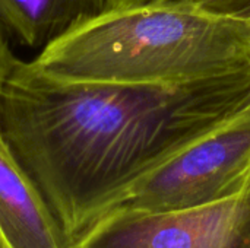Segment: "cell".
<instances>
[{"label":"cell","instance_id":"cell-1","mask_svg":"<svg viewBox=\"0 0 250 248\" xmlns=\"http://www.w3.org/2000/svg\"><path fill=\"white\" fill-rule=\"evenodd\" d=\"M250 69L171 85L51 76L15 56L0 94V134L45 187L105 210L139 177L240 111Z\"/></svg>","mask_w":250,"mask_h":248},{"label":"cell","instance_id":"cell-2","mask_svg":"<svg viewBox=\"0 0 250 248\" xmlns=\"http://www.w3.org/2000/svg\"><path fill=\"white\" fill-rule=\"evenodd\" d=\"M31 63L70 80L193 82L250 69V20L192 0L108 9L56 38Z\"/></svg>","mask_w":250,"mask_h":248},{"label":"cell","instance_id":"cell-3","mask_svg":"<svg viewBox=\"0 0 250 248\" xmlns=\"http://www.w3.org/2000/svg\"><path fill=\"white\" fill-rule=\"evenodd\" d=\"M250 181V105L139 177L105 210L158 213L209 205Z\"/></svg>","mask_w":250,"mask_h":248},{"label":"cell","instance_id":"cell-4","mask_svg":"<svg viewBox=\"0 0 250 248\" xmlns=\"http://www.w3.org/2000/svg\"><path fill=\"white\" fill-rule=\"evenodd\" d=\"M105 216L97 248H250V181L237 194L198 208Z\"/></svg>","mask_w":250,"mask_h":248},{"label":"cell","instance_id":"cell-5","mask_svg":"<svg viewBox=\"0 0 250 248\" xmlns=\"http://www.w3.org/2000/svg\"><path fill=\"white\" fill-rule=\"evenodd\" d=\"M108 6L110 0H0V25L21 45L42 50Z\"/></svg>","mask_w":250,"mask_h":248},{"label":"cell","instance_id":"cell-6","mask_svg":"<svg viewBox=\"0 0 250 248\" xmlns=\"http://www.w3.org/2000/svg\"><path fill=\"white\" fill-rule=\"evenodd\" d=\"M192 1L209 10L224 12V13H237L250 4V0H192Z\"/></svg>","mask_w":250,"mask_h":248},{"label":"cell","instance_id":"cell-7","mask_svg":"<svg viewBox=\"0 0 250 248\" xmlns=\"http://www.w3.org/2000/svg\"><path fill=\"white\" fill-rule=\"evenodd\" d=\"M15 58V54L12 53L7 38H6V32L0 25V94H1V88H3V82L9 73V69L12 66V61Z\"/></svg>","mask_w":250,"mask_h":248},{"label":"cell","instance_id":"cell-8","mask_svg":"<svg viewBox=\"0 0 250 248\" xmlns=\"http://www.w3.org/2000/svg\"><path fill=\"white\" fill-rule=\"evenodd\" d=\"M164 1H173V0H110L108 9H126V7H135V6H144V4H152V3H164Z\"/></svg>","mask_w":250,"mask_h":248},{"label":"cell","instance_id":"cell-9","mask_svg":"<svg viewBox=\"0 0 250 248\" xmlns=\"http://www.w3.org/2000/svg\"><path fill=\"white\" fill-rule=\"evenodd\" d=\"M239 15H243V16H246L248 19L250 20V4L248 6V7H245L243 10H240V12H237ZM250 105V92H249V96H248V99H246V104H245V108L246 107H249Z\"/></svg>","mask_w":250,"mask_h":248}]
</instances>
